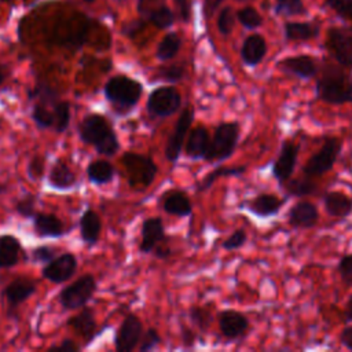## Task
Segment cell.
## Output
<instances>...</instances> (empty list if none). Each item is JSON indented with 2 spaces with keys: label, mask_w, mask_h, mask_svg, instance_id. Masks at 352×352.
I'll return each mask as SVG.
<instances>
[{
  "label": "cell",
  "mask_w": 352,
  "mask_h": 352,
  "mask_svg": "<svg viewBox=\"0 0 352 352\" xmlns=\"http://www.w3.org/2000/svg\"><path fill=\"white\" fill-rule=\"evenodd\" d=\"M78 136L82 143L92 146L106 157H113L120 150L118 136L109 120L100 114H87L78 124Z\"/></svg>",
  "instance_id": "1"
},
{
  "label": "cell",
  "mask_w": 352,
  "mask_h": 352,
  "mask_svg": "<svg viewBox=\"0 0 352 352\" xmlns=\"http://www.w3.org/2000/svg\"><path fill=\"white\" fill-rule=\"evenodd\" d=\"M103 94L116 113L125 114L131 111V109H133L140 100L143 85L128 76L117 74L106 81Z\"/></svg>",
  "instance_id": "2"
},
{
  "label": "cell",
  "mask_w": 352,
  "mask_h": 352,
  "mask_svg": "<svg viewBox=\"0 0 352 352\" xmlns=\"http://www.w3.org/2000/svg\"><path fill=\"white\" fill-rule=\"evenodd\" d=\"M348 81L342 66L324 63L316 80V98L330 103L342 104L348 102Z\"/></svg>",
  "instance_id": "3"
},
{
  "label": "cell",
  "mask_w": 352,
  "mask_h": 352,
  "mask_svg": "<svg viewBox=\"0 0 352 352\" xmlns=\"http://www.w3.org/2000/svg\"><path fill=\"white\" fill-rule=\"evenodd\" d=\"M239 140V124L235 121L221 122L216 126L213 136L209 143V148L205 155V161L209 162H223L228 160L238 144Z\"/></svg>",
  "instance_id": "4"
},
{
  "label": "cell",
  "mask_w": 352,
  "mask_h": 352,
  "mask_svg": "<svg viewBox=\"0 0 352 352\" xmlns=\"http://www.w3.org/2000/svg\"><path fill=\"white\" fill-rule=\"evenodd\" d=\"M122 162L128 173V183L131 187H138L144 190L150 187L154 182L158 168L150 155L136 154V153H125L122 155Z\"/></svg>",
  "instance_id": "5"
},
{
  "label": "cell",
  "mask_w": 352,
  "mask_h": 352,
  "mask_svg": "<svg viewBox=\"0 0 352 352\" xmlns=\"http://www.w3.org/2000/svg\"><path fill=\"white\" fill-rule=\"evenodd\" d=\"M341 148H342V142L336 136L327 138L322 144V147L308 158V161L302 166V173L309 177L324 175L334 166Z\"/></svg>",
  "instance_id": "6"
},
{
  "label": "cell",
  "mask_w": 352,
  "mask_h": 352,
  "mask_svg": "<svg viewBox=\"0 0 352 352\" xmlns=\"http://www.w3.org/2000/svg\"><path fill=\"white\" fill-rule=\"evenodd\" d=\"M182 106V95L172 85H162L148 94L146 109L154 118H166L175 114Z\"/></svg>",
  "instance_id": "7"
},
{
  "label": "cell",
  "mask_w": 352,
  "mask_h": 352,
  "mask_svg": "<svg viewBox=\"0 0 352 352\" xmlns=\"http://www.w3.org/2000/svg\"><path fill=\"white\" fill-rule=\"evenodd\" d=\"M95 292L96 280L94 275L85 274L63 287L58 297L63 309H80L87 305Z\"/></svg>",
  "instance_id": "8"
},
{
  "label": "cell",
  "mask_w": 352,
  "mask_h": 352,
  "mask_svg": "<svg viewBox=\"0 0 352 352\" xmlns=\"http://www.w3.org/2000/svg\"><path fill=\"white\" fill-rule=\"evenodd\" d=\"M324 47L340 66L352 70V32L349 29L341 26L329 28Z\"/></svg>",
  "instance_id": "9"
},
{
  "label": "cell",
  "mask_w": 352,
  "mask_h": 352,
  "mask_svg": "<svg viewBox=\"0 0 352 352\" xmlns=\"http://www.w3.org/2000/svg\"><path fill=\"white\" fill-rule=\"evenodd\" d=\"M36 282L26 276H19L11 280L3 290L1 298L6 301V315L8 318H16L18 307L25 302L30 296L36 293Z\"/></svg>",
  "instance_id": "10"
},
{
  "label": "cell",
  "mask_w": 352,
  "mask_h": 352,
  "mask_svg": "<svg viewBox=\"0 0 352 352\" xmlns=\"http://www.w3.org/2000/svg\"><path fill=\"white\" fill-rule=\"evenodd\" d=\"M194 121V107L186 106L176 121L173 132L169 135L165 146V157L170 164H176L182 154V147L184 144L186 136L190 132L191 124Z\"/></svg>",
  "instance_id": "11"
},
{
  "label": "cell",
  "mask_w": 352,
  "mask_h": 352,
  "mask_svg": "<svg viewBox=\"0 0 352 352\" xmlns=\"http://www.w3.org/2000/svg\"><path fill=\"white\" fill-rule=\"evenodd\" d=\"M142 334H143V324L140 319L133 314L126 315L122 319L114 338L116 351L118 352L133 351L136 345L140 342Z\"/></svg>",
  "instance_id": "12"
},
{
  "label": "cell",
  "mask_w": 352,
  "mask_h": 352,
  "mask_svg": "<svg viewBox=\"0 0 352 352\" xmlns=\"http://www.w3.org/2000/svg\"><path fill=\"white\" fill-rule=\"evenodd\" d=\"M77 271V258L73 253L65 252L55 258H52L50 263H47L43 270L41 275L47 280L52 283H63L69 280Z\"/></svg>",
  "instance_id": "13"
},
{
  "label": "cell",
  "mask_w": 352,
  "mask_h": 352,
  "mask_svg": "<svg viewBox=\"0 0 352 352\" xmlns=\"http://www.w3.org/2000/svg\"><path fill=\"white\" fill-rule=\"evenodd\" d=\"M297 155H298V144H296L292 140H285L272 165V176L278 180L279 186H282L285 182H287L292 177L296 169Z\"/></svg>",
  "instance_id": "14"
},
{
  "label": "cell",
  "mask_w": 352,
  "mask_h": 352,
  "mask_svg": "<svg viewBox=\"0 0 352 352\" xmlns=\"http://www.w3.org/2000/svg\"><path fill=\"white\" fill-rule=\"evenodd\" d=\"M138 12L158 29L170 28L175 22V15L164 0H138Z\"/></svg>",
  "instance_id": "15"
},
{
  "label": "cell",
  "mask_w": 352,
  "mask_h": 352,
  "mask_svg": "<svg viewBox=\"0 0 352 352\" xmlns=\"http://www.w3.org/2000/svg\"><path fill=\"white\" fill-rule=\"evenodd\" d=\"M276 66L285 74L294 76V77H298L302 80H309V78L315 77L319 72L315 58H312L311 55H307V54L283 58L278 62Z\"/></svg>",
  "instance_id": "16"
},
{
  "label": "cell",
  "mask_w": 352,
  "mask_h": 352,
  "mask_svg": "<svg viewBox=\"0 0 352 352\" xmlns=\"http://www.w3.org/2000/svg\"><path fill=\"white\" fill-rule=\"evenodd\" d=\"M217 319H219V329L223 337L227 340L242 338L249 330V320L242 312H238L234 309H226L219 314Z\"/></svg>",
  "instance_id": "17"
},
{
  "label": "cell",
  "mask_w": 352,
  "mask_h": 352,
  "mask_svg": "<svg viewBox=\"0 0 352 352\" xmlns=\"http://www.w3.org/2000/svg\"><path fill=\"white\" fill-rule=\"evenodd\" d=\"M285 199L276 197L275 194L261 192V194H257L256 197H253L252 199L246 201L243 205L254 216H257L260 219H267V217H272L279 213V210L282 209V206L285 204Z\"/></svg>",
  "instance_id": "18"
},
{
  "label": "cell",
  "mask_w": 352,
  "mask_h": 352,
  "mask_svg": "<svg viewBox=\"0 0 352 352\" xmlns=\"http://www.w3.org/2000/svg\"><path fill=\"white\" fill-rule=\"evenodd\" d=\"M287 220L294 228H312L318 224L319 212L309 201H298L289 209Z\"/></svg>",
  "instance_id": "19"
},
{
  "label": "cell",
  "mask_w": 352,
  "mask_h": 352,
  "mask_svg": "<svg viewBox=\"0 0 352 352\" xmlns=\"http://www.w3.org/2000/svg\"><path fill=\"white\" fill-rule=\"evenodd\" d=\"M267 51L268 47L265 38L258 33H253L249 34L242 43L241 59L246 66L254 67L263 62V59L267 55Z\"/></svg>",
  "instance_id": "20"
},
{
  "label": "cell",
  "mask_w": 352,
  "mask_h": 352,
  "mask_svg": "<svg viewBox=\"0 0 352 352\" xmlns=\"http://www.w3.org/2000/svg\"><path fill=\"white\" fill-rule=\"evenodd\" d=\"M165 238L164 221L161 217H148L142 224V239L139 250L142 253H153L154 248Z\"/></svg>",
  "instance_id": "21"
},
{
  "label": "cell",
  "mask_w": 352,
  "mask_h": 352,
  "mask_svg": "<svg viewBox=\"0 0 352 352\" xmlns=\"http://www.w3.org/2000/svg\"><path fill=\"white\" fill-rule=\"evenodd\" d=\"M33 230L40 238H60L66 234L63 221L54 213H36L33 216Z\"/></svg>",
  "instance_id": "22"
},
{
  "label": "cell",
  "mask_w": 352,
  "mask_h": 352,
  "mask_svg": "<svg viewBox=\"0 0 352 352\" xmlns=\"http://www.w3.org/2000/svg\"><path fill=\"white\" fill-rule=\"evenodd\" d=\"M48 184L54 190L66 191L74 188L78 182L76 173L62 160H55L48 172Z\"/></svg>",
  "instance_id": "23"
},
{
  "label": "cell",
  "mask_w": 352,
  "mask_h": 352,
  "mask_svg": "<svg viewBox=\"0 0 352 352\" xmlns=\"http://www.w3.org/2000/svg\"><path fill=\"white\" fill-rule=\"evenodd\" d=\"M161 198V206L168 214L187 217L192 213V204L184 191L169 190Z\"/></svg>",
  "instance_id": "24"
},
{
  "label": "cell",
  "mask_w": 352,
  "mask_h": 352,
  "mask_svg": "<svg viewBox=\"0 0 352 352\" xmlns=\"http://www.w3.org/2000/svg\"><path fill=\"white\" fill-rule=\"evenodd\" d=\"M209 143H210V136L205 126L198 125L192 128L188 132V136L184 144L186 155L191 160H204L209 148Z\"/></svg>",
  "instance_id": "25"
},
{
  "label": "cell",
  "mask_w": 352,
  "mask_h": 352,
  "mask_svg": "<svg viewBox=\"0 0 352 352\" xmlns=\"http://www.w3.org/2000/svg\"><path fill=\"white\" fill-rule=\"evenodd\" d=\"M67 326H70L77 334H80L85 340V345L89 344L96 336L98 326L95 322L94 312L88 307H82V309L78 314L70 316L67 320Z\"/></svg>",
  "instance_id": "26"
},
{
  "label": "cell",
  "mask_w": 352,
  "mask_h": 352,
  "mask_svg": "<svg viewBox=\"0 0 352 352\" xmlns=\"http://www.w3.org/2000/svg\"><path fill=\"white\" fill-rule=\"evenodd\" d=\"M320 26L316 22H285L283 33L287 41H297L304 43L314 40L319 36Z\"/></svg>",
  "instance_id": "27"
},
{
  "label": "cell",
  "mask_w": 352,
  "mask_h": 352,
  "mask_svg": "<svg viewBox=\"0 0 352 352\" xmlns=\"http://www.w3.org/2000/svg\"><path fill=\"white\" fill-rule=\"evenodd\" d=\"M323 205L331 217L345 219L352 213V198L341 191H327L323 194Z\"/></svg>",
  "instance_id": "28"
},
{
  "label": "cell",
  "mask_w": 352,
  "mask_h": 352,
  "mask_svg": "<svg viewBox=\"0 0 352 352\" xmlns=\"http://www.w3.org/2000/svg\"><path fill=\"white\" fill-rule=\"evenodd\" d=\"M102 231V221L96 212L87 209L80 217V235L82 242L92 246L98 242Z\"/></svg>",
  "instance_id": "29"
},
{
  "label": "cell",
  "mask_w": 352,
  "mask_h": 352,
  "mask_svg": "<svg viewBox=\"0 0 352 352\" xmlns=\"http://www.w3.org/2000/svg\"><path fill=\"white\" fill-rule=\"evenodd\" d=\"M22 246L18 238L10 234L0 236V268H11L18 264Z\"/></svg>",
  "instance_id": "30"
},
{
  "label": "cell",
  "mask_w": 352,
  "mask_h": 352,
  "mask_svg": "<svg viewBox=\"0 0 352 352\" xmlns=\"http://www.w3.org/2000/svg\"><path fill=\"white\" fill-rule=\"evenodd\" d=\"M285 191V198L290 197H308L314 195L318 191V186L315 182H312V177L309 176H301L298 179H289L280 186Z\"/></svg>",
  "instance_id": "31"
},
{
  "label": "cell",
  "mask_w": 352,
  "mask_h": 352,
  "mask_svg": "<svg viewBox=\"0 0 352 352\" xmlns=\"http://www.w3.org/2000/svg\"><path fill=\"white\" fill-rule=\"evenodd\" d=\"M87 176L89 183L95 186H103L114 179V168L106 160H95L88 164Z\"/></svg>",
  "instance_id": "32"
},
{
  "label": "cell",
  "mask_w": 352,
  "mask_h": 352,
  "mask_svg": "<svg viewBox=\"0 0 352 352\" xmlns=\"http://www.w3.org/2000/svg\"><path fill=\"white\" fill-rule=\"evenodd\" d=\"M246 170L245 165H236V166H217L212 172H209L201 182L197 184V191L202 192L206 191L212 187V184L220 179V177H227V176H241Z\"/></svg>",
  "instance_id": "33"
},
{
  "label": "cell",
  "mask_w": 352,
  "mask_h": 352,
  "mask_svg": "<svg viewBox=\"0 0 352 352\" xmlns=\"http://www.w3.org/2000/svg\"><path fill=\"white\" fill-rule=\"evenodd\" d=\"M28 99L50 106H54L58 100H60L59 92L44 81H37L36 85L28 91Z\"/></svg>",
  "instance_id": "34"
},
{
  "label": "cell",
  "mask_w": 352,
  "mask_h": 352,
  "mask_svg": "<svg viewBox=\"0 0 352 352\" xmlns=\"http://www.w3.org/2000/svg\"><path fill=\"white\" fill-rule=\"evenodd\" d=\"M54 106L44 104L41 102H34L33 110H32V120L38 129H41V131L50 129V128L54 129V126H55Z\"/></svg>",
  "instance_id": "35"
},
{
  "label": "cell",
  "mask_w": 352,
  "mask_h": 352,
  "mask_svg": "<svg viewBox=\"0 0 352 352\" xmlns=\"http://www.w3.org/2000/svg\"><path fill=\"white\" fill-rule=\"evenodd\" d=\"M272 11L278 16H300L308 12L302 0H275Z\"/></svg>",
  "instance_id": "36"
},
{
  "label": "cell",
  "mask_w": 352,
  "mask_h": 352,
  "mask_svg": "<svg viewBox=\"0 0 352 352\" xmlns=\"http://www.w3.org/2000/svg\"><path fill=\"white\" fill-rule=\"evenodd\" d=\"M182 45V40L176 33H168L157 47V58L162 62H166L179 52Z\"/></svg>",
  "instance_id": "37"
},
{
  "label": "cell",
  "mask_w": 352,
  "mask_h": 352,
  "mask_svg": "<svg viewBox=\"0 0 352 352\" xmlns=\"http://www.w3.org/2000/svg\"><path fill=\"white\" fill-rule=\"evenodd\" d=\"M236 19L238 22L248 30H254L263 25V16L261 14L252 6L242 7L236 11Z\"/></svg>",
  "instance_id": "38"
},
{
  "label": "cell",
  "mask_w": 352,
  "mask_h": 352,
  "mask_svg": "<svg viewBox=\"0 0 352 352\" xmlns=\"http://www.w3.org/2000/svg\"><path fill=\"white\" fill-rule=\"evenodd\" d=\"M54 116H55L54 131L56 133L65 132L70 124V103L66 100H58L54 106Z\"/></svg>",
  "instance_id": "39"
},
{
  "label": "cell",
  "mask_w": 352,
  "mask_h": 352,
  "mask_svg": "<svg viewBox=\"0 0 352 352\" xmlns=\"http://www.w3.org/2000/svg\"><path fill=\"white\" fill-rule=\"evenodd\" d=\"M188 318L201 331H206L212 323V312L206 307H191L188 311Z\"/></svg>",
  "instance_id": "40"
},
{
  "label": "cell",
  "mask_w": 352,
  "mask_h": 352,
  "mask_svg": "<svg viewBox=\"0 0 352 352\" xmlns=\"http://www.w3.org/2000/svg\"><path fill=\"white\" fill-rule=\"evenodd\" d=\"M36 202L37 198L33 194H25L21 197L16 204H15V212L25 219H33V216L37 213L36 212Z\"/></svg>",
  "instance_id": "41"
},
{
  "label": "cell",
  "mask_w": 352,
  "mask_h": 352,
  "mask_svg": "<svg viewBox=\"0 0 352 352\" xmlns=\"http://www.w3.org/2000/svg\"><path fill=\"white\" fill-rule=\"evenodd\" d=\"M235 18H236V15L234 14V10L230 6L223 7L217 16V30L223 36H228L232 32Z\"/></svg>",
  "instance_id": "42"
},
{
  "label": "cell",
  "mask_w": 352,
  "mask_h": 352,
  "mask_svg": "<svg viewBox=\"0 0 352 352\" xmlns=\"http://www.w3.org/2000/svg\"><path fill=\"white\" fill-rule=\"evenodd\" d=\"M324 4L340 18L352 22V0H324Z\"/></svg>",
  "instance_id": "43"
},
{
  "label": "cell",
  "mask_w": 352,
  "mask_h": 352,
  "mask_svg": "<svg viewBox=\"0 0 352 352\" xmlns=\"http://www.w3.org/2000/svg\"><path fill=\"white\" fill-rule=\"evenodd\" d=\"M158 77L168 82H177L184 77V67L180 65H169L164 66L158 70Z\"/></svg>",
  "instance_id": "44"
},
{
  "label": "cell",
  "mask_w": 352,
  "mask_h": 352,
  "mask_svg": "<svg viewBox=\"0 0 352 352\" xmlns=\"http://www.w3.org/2000/svg\"><path fill=\"white\" fill-rule=\"evenodd\" d=\"M246 241H248L246 231L243 228H238L227 239L223 241L221 246H223V249L231 252V250H236V249L242 248L246 243Z\"/></svg>",
  "instance_id": "45"
},
{
  "label": "cell",
  "mask_w": 352,
  "mask_h": 352,
  "mask_svg": "<svg viewBox=\"0 0 352 352\" xmlns=\"http://www.w3.org/2000/svg\"><path fill=\"white\" fill-rule=\"evenodd\" d=\"M44 169H45V160H44V157L40 155V154H36L28 162L26 172H28V176L32 180H40L43 177V175H44Z\"/></svg>",
  "instance_id": "46"
},
{
  "label": "cell",
  "mask_w": 352,
  "mask_h": 352,
  "mask_svg": "<svg viewBox=\"0 0 352 352\" xmlns=\"http://www.w3.org/2000/svg\"><path fill=\"white\" fill-rule=\"evenodd\" d=\"M160 341H161V337H160L158 331L154 327H150L142 334V338H140V342H139L138 348H139L140 352L153 351L160 344Z\"/></svg>",
  "instance_id": "47"
},
{
  "label": "cell",
  "mask_w": 352,
  "mask_h": 352,
  "mask_svg": "<svg viewBox=\"0 0 352 352\" xmlns=\"http://www.w3.org/2000/svg\"><path fill=\"white\" fill-rule=\"evenodd\" d=\"M55 249L47 245L43 246H37L32 250V261L33 263H40V264H47L50 263L52 258H55Z\"/></svg>",
  "instance_id": "48"
},
{
  "label": "cell",
  "mask_w": 352,
  "mask_h": 352,
  "mask_svg": "<svg viewBox=\"0 0 352 352\" xmlns=\"http://www.w3.org/2000/svg\"><path fill=\"white\" fill-rule=\"evenodd\" d=\"M338 274L346 286H352V254L344 256L337 265Z\"/></svg>",
  "instance_id": "49"
},
{
  "label": "cell",
  "mask_w": 352,
  "mask_h": 352,
  "mask_svg": "<svg viewBox=\"0 0 352 352\" xmlns=\"http://www.w3.org/2000/svg\"><path fill=\"white\" fill-rule=\"evenodd\" d=\"M143 28H144V21L143 19H135V21H131L129 23L124 25L122 34H125L128 37H135Z\"/></svg>",
  "instance_id": "50"
},
{
  "label": "cell",
  "mask_w": 352,
  "mask_h": 352,
  "mask_svg": "<svg viewBox=\"0 0 352 352\" xmlns=\"http://www.w3.org/2000/svg\"><path fill=\"white\" fill-rule=\"evenodd\" d=\"M173 1L177 7L182 21L188 22L190 16H191V0H173Z\"/></svg>",
  "instance_id": "51"
},
{
  "label": "cell",
  "mask_w": 352,
  "mask_h": 352,
  "mask_svg": "<svg viewBox=\"0 0 352 352\" xmlns=\"http://www.w3.org/2000/svg\"><path fill=\"white\" fill-rule=\"evenodd\" d=\"M80 346L70 338H65L60 344L50 346V351H59V352H77Z\"/></svg>",
  "instance_id": "52"
},
{
  "label": "cell",
  "mask_w": 352,
  "mask_h": 352,
  "mask_svg": "<svg viewBox=\"0 0 352 352\" xmlns=\"http://www.w3.org/2000/svg\"><path fill=\"white\" fill-rule=\"evenodd\" d=\"M168 241V238L165 236L155 248H154V250H153V253H154V256L157 257V258H168L169 256H170V246H169V243L166 242Z\"/></svg>",
  "instance_id": "53"
},
{
  "label": "cell",
  "mask_w": 352,
  "mask_h": 352,
  "mask_svg": "<svg viewBox=\"0 0 352 352\" xmlns=\"http://www.w3.org/2000/svg\"><path fill=\"white\" fill-rule=\"evenodd\" d=\"M223 3V0H204V15L206 19L212 18L214 11L220 7V4Z\"/></svg>",
  "instance_id": "54"
},
{
  "label": "cell",
  "mask_w": 352,
  "mask_h": 352,
  "mask_svg": "<svg viewBox=\"0 0 352 352\" xmlns=\"http://www.w3.org/2000/svg\"><path fill=\"white\" fill-rule=\"evenodd\" d=\"M340 341H341V344H342L345 348H348V349L352 351V326H346V327L341 331V334H340Z\"/></svg>",
  "instance_id": "55"
},
{
  "label": "cell",
  "mask_w": 352,
  "mask_h": 352,
  "mask_svg": "<svg viewBox=\"0 0 352 352\" xmlns=\"http://www.w3.org/2000/svg\"><path fill=\"white\" fill-rule=\"evenodd\" d=\"M182 342L184 344V346H192L195 342V333L191 329L183 327L182 330Z\"/></svg>",
  "instance_id": "56"
},
{
  "label": "cell",
  "mask_w": 352,
  "mask_h": 352,
  "mask_svg": "<svg viewBox=\"0 0 352 352\" xmlns=\"http://www.w3.org/2000/svg\"><path fill=\"white\" fill-rule=\"evenodd\" d=\"M344 320L345 322H352V296L349 297L346 305H345V311H344Z\"/></svg>",
  "instance_id": "57"
},
{
  "label": "cell",
  "mask_w": 352,
  "mask_h": 352,
  "mask_svg": "<svg viewBox=\"0 0 352 352\" xmlns=\"http://www.w3.org/2000/svg\"><path fill=\"white\" fill-rule=\"evenodd\" d=\"M348 102L352 103V77L348 81Z\"/></svg>",
  "instance_id": "58"
},
{
  "label": "cell",
  "mask_w": 352,
  "mask_h": 352,
  "mask_svg": "<svg viewBox=\"0 0 352 352\" xmlns=\"http://www.w3.org/2000/svg\"><path fill=\"white\" fill-rule=\"evenodd\" d=\"M4 78H6V76H4V73H3V69H1V66H0V85L3 84Z\"/></svg>",
  "instance_id": "59"
},
{
  "label": "cell",
  "mask_w": 352,
  "mask_h": 352,
  "mask_svg": "<svg viewBox=\"0 0 352 352\" xmlns=\"http://www.w3.org/2000/svg\"><path fill=\"white\" fill-rule=\"evenodd\" d=\"M7 191V186L6 184H1L0 183V194H4Z\"/></svg>",
  "instance_id": "60"
},
{
  "label": "cell",
  "mask_w": 352,
  "mask_h": 352,
  "mask_svg": "<svg viewBox=\"0 0 352 352\" xmlns=\"http://www.w3.org/2000/svg\"><path fill=\"white\" fill-rule=\"evenodd\" d=\"M84 1H87V3H91V1H94V0H84Z\"/></svg>",
  "instance_id": "61"
},
{
  "label": "cell",
  "mask_w": 352,
  "mask_h": 352,
  "mask_svg": "<svg viewBox=\"0 0 352 352\" xmlns=\"http://www.w3.org/2000/svg\"><path fill=\"white\" fill-rule=\"evenodd\" d=\"M236 1H248V0H236Z\"/></svg>",
  "instance_id": "62"
}]
</instances>
